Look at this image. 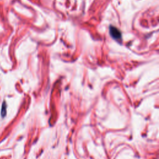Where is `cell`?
I'll return each mask as SVG.
<instances>
[{
	"mask_svg": "<svg viewBox=\"0 0 159 159\" xmlns=\"http://www.w3.org/2000/svg\"><path fill=\"white\" fill-rule=\"evenodd\" d=\"M109 33L111 37L117 40H119L122 39V34L120 31L116 27L110 26Z\"/></svg>",
	"mask_w": 159,
	"mask_h": 159,
	"instance_id": "obj_1",
	"label": "cell"
},
{
	"mask_svg": "<svg viewBox=\"0 0 159 159\" xmlns=\"http://www.w3.org/2000/svg\"><path fill=\"white\" fill-rule=\"evenodd\" d=\"M6 103L5 102H3V104L2 106V110H1V114H2V116H4L5 114H6Z\"/></svg>",
	"mask_w": 159,
	"mask_h": 159,
	"instance_id": "obj_2",
	"label": "cell"
}]
</instances>
